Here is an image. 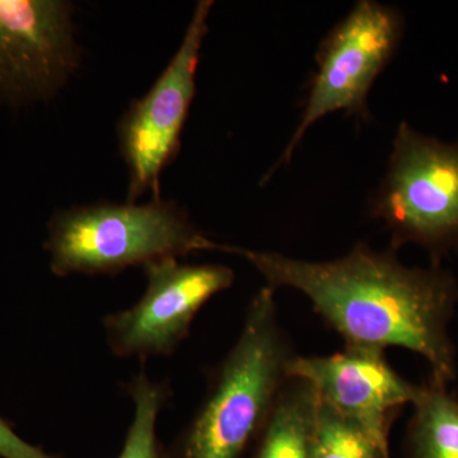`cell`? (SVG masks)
Instances as JSON below:
<instances>
[{"label": "cell", "instance_id": "1", "mask_svg": "<svg viewBox=\"0 0 458 458\" xmlns=\"http://www.w3.org/2000/svg\"><path fill=\"white\" fill-rule=\"evenodd\" d=\"M236 255L254 265L273 291L302 293L345 345L406 349L426 360L437 384L448 386L456 378L448 327L458 303V282L441 265L406 267L394 250L376 251L366 243L330 261L240 247Z\"/></svg>", "mask_w": 458, "mask_h": 458}, {"label": "cell", "instance_id": "2", "mask_svg": "<svg viewBox=\"0 0 458 458\" xmlns=\"http://www.w3.org/2000/svg\"><path fill=\"white\" fill-rule=\"evenodd\" d=\"M293 357L276 291L262 286L247 307L236 343L210 373L204 399L177 442L176 458L242 456L267 423Z\"/></svg>", "mask_w": 458, "mask_h": 458}, {"label": "cell", "instance_id": "3", "mask_svg": "<svg viewBox=\"0 0 458 458\" xmlns=\"http://www.w3.org/2000/svg\"><path fill=\"white\" fill-rule=\"evenodd\" d=\"M45 249L50 269L60 278L114 276L128 267L199 251L233 254L190 221L174 201L152 199L146 204L98 203L59 210L47 225Z\"/></svg>", "mask_w": 458, "mask_h": 458}, {"label": "cell", "instance_id": "4", "mask_svg": "<svg viewBox=\"0 0 458 458\" xmlns=\"http://www.w3.org/2000/svg\"><path fill=\"white\" fill-rule=\"evenodd\" d=\"M370 212L390 232L394 251L418 245L433 264L456 251L458 141L445 143L401 123Z\"/></svg>", "mask_w": 458, "mask_h": 458}, {"label": "cell", "instance_id": "5", "mask_svg": "<svg viewBox=\"0 0 458 458\" xmlns=\"http://www.w3.org/2000/svg\"><path fill=\"white\" fill-rule=\"evenodd\" d=\"M403 21L397 9L373 0H360L319 45L318 72L310 87L302 119L295 128L282 164L291 161L298 144L313 123L344 111L369 116L367 98L403 38Z\"/></svg>", "mask_w": 458, "mask_h": 458}, {"label": "cell", "instance_id": "6", "mask_svg": "<svg viewBox=\"0 0 458 458\" xmlns=\"http://www.w3.org/2000/svg\"><path fill=\"white\" fill-rule=\"evenodd\" d=\"M213 4L210 0L198 3L182 42L165 71L120 119L117 134L129 171L128 203H138L147 192L152 199L161 198L162 172L179 155L183 126L197 92L200 50Z\"/></svg>", "mask_w": 458, "mask_h": 458}, {"label": "cell", "instance_id": "7", "mask_svg": "<svg viewBox=\"0 0 458 458\" xmlns=\"http://www.w3.org/2000/svg\"><path fill=\"white\" fill-rule=\"evenodd\" d=\"M143 270L147 288L140 300L102 321L108 348L119 358L174 354L205 304L234 283V271L225 265L183 264L174 258L150 262Z\"/></svg>", "mask_w": 458, "mask_h": 458}, {"label": "cell", "instance_id": "8", "mask_svg": "<svg viewBox=\"0 0 458 458\" xmlns=\"http://www.w3.org/2000/svg\"><path fill=\"white\" fill-rule=\"evenodd\" d=\"M80 60L71 3L0 0V101L21 105L51 98Z\"/></svg>", "mask_w": 458, "mask_h": 458}, {"label": "cell", "instance_id": "9", "mask_svg": "<svg viewBox=\"0 0 458 458\" xmlns=\"http://www.w3.org/2000/svg\"><path fill=\"white\" fill-rule=\"evenodd\" d=\"M286 376L307 382L322 405L386 445L394 420L421 390L391 367L385 351L369 346L345 345L324 357L294 354Z\"/></svg>", "mask_w": 458, "mask_h": 458}, {"label": "cell", "instance_id": "10", "mask_svg": "<svg viewBox=\"0 0 458 458\" xmlns=\"http://www.w3.org/2000/svg\"><path fill=\"white\" fill-rule=\"evenodd\" d=\"M318 410L311 386L288 377L256 439L255 458H313Z\"/></svg>", "mask_w": 458, "mask_h": 458}, {"label": "cell", "instance_id": "11", "mask_svg": "<svg viewBox=\"0 0 458 458\" xmlns=\"http://www.w3.org/2000/svg\"><path fill=\"white\" fill-rule=\"evenodd\" d=\"M408 458H458V396L429 379L412 403Z\"/></svg>", "mask_w": 458, "mask_h": 458}, {"label": "cell", "instance_id": "12", "mask_svg": "<svg viewBox=\"0 0 458 458\" xmlns=\"http://www.w3.org/2000/svg\"><path fill=\"white\" fill-rule=\"evenodd\" d=\"M123 387L134 403V415L117 458H167L157 436V421L171 399V385L149 378L141 369Z\"/></svg>", "mask_w": 458, "mask_h": 458}, {"label": "cell", "instance_id": "13", "mask_svg": "<svg viewBox=\"0 0 458 458\" xmlns=\"http://www.w3.org/2000/svg\"><path fill=\"white\" fill-rule=\"evenodd\" d=\"M313 458H390V454L388 445L318 401Z\"/></svg>", "mask_w": 458, "mask_h": 458}, {"label": "cell", "instance_id": "14", "mask_svg": "<svg viewBox=\"0 0 458 458\" xmlns=\"http://www.w3.org/2000/svg\"><path fill=\"white\" fill-rule=\"evenodd\" d=\"M0 458H60L47 454L14 432L4 419L0 418Z\"/></svg>", "mask_w": 458, "mask_h": 458}]
</instances>
